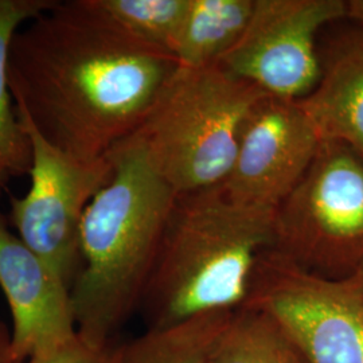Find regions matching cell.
<instances>
[{
	"instance_id": "15",
	"label": "cell",
	"mask_w": 363,
	"mask_h": 363,
	"mask_svg": "<svg viewBox=\"0 0 363 363\" xmlns=\"http://www.w3.org/2000/svg\"><path fill=\"white\" fill-rule=\"evenodd\" d=\"M210 363H308L272 315L242 306L225 325Z\"/></svg>"
},
{
	"instance_id": "18",
	"label": "cell",
	"mask_w": 363,
	"mask_h": 363,
	"mask_svg": "<svg viewBox=\"0 0 363 363\" xmlns=\"http://www.w3.org/2000/svg\"><path fill=\"white\" fill-rule=\"evenodd\" d=\"M0 363H18L13 354L11 330L0 319Z\"/></svg>"
},
{
	"instance_id": "11",
	"label": "cell",
	"mask_w": 363,
	"mask_h": 363,
	"mask_svg": "<svg viewBox=\"0 0 363 363\" xmlns=\"http://www.w3.org/2000/svg\"><path fill=\"white\" fill-rule=\"evenodd\" d=\"M320 61L316 86L298 104L322 142L346 144L363 159V28L337 39Z\"/></svg>"
},
{
	"instance_id": "1",
	"label": "cell",
	"mask_w": 363,
	"mask_h": 363,
	"mask_svg": "<svg viewBox=\"0 0 363 363\" xmlns=\"http://www.w3.org/2000/svg\"><path fill=\"white\" fill-rule=\"evenodd\" d=\"M177 66L85 0H70L15 33L7 73L16 111L42 138L94 162L136 130Z\"/></svg>"
},
{
	"instance_id": "12",
	"label": "cell",
	"mask_w": 363,
	"mask_h": 363,
	"mask_svg": "<svg viewBox=\"0 0 363 363\" xmlns=\"http://www.w3.org/2000/svg\"><path fill=\"white\" fill-rule=\"evenodd\" d=\"M58 0H0V199L10 181L30 174L33 145L16 113L9 85L11 40L27 21L50 10Z\"/></svg>"
},
{
	"instance_id": "2",
	"label": "cell",
	"mask_w": 363,
	"mask_h": 363,
	"mask_svg": "<svg viewBox=\"0 0 363 363\" xmlns=\"http://www.w3.org/2000/svg\"><path fill=\"white\" fill-rule=\"evenodd\" d=\"M106 157L113 172L82 217L81 269L70 288L76 331L96 346H109L139 311L178 198L130 139Z\"/></svg>"
},
{
	"instance_id": "7",
	"label": "cell",
	"mask_w": 363,
	"mask_h": 363,
	"mask_svg": "<svg viewBox=\"0 0 363 363\" xmlns=\"http://www.w3.org/2000/svg\"><path fill=\"white\" fill-rule=\"evenodd\" d=\"M16 113L33 145L31 184L25 196H10L6 217L16 235L70 292L81 269L82 217L93 196L111 179L113 167L106 156L84 162L67 155L45 140L23 113Z\"/></svg>"
},
{
	"instance_id": "4",
	"label": "cell",
	"mask_w": 363,
	"mask_h": 363,
	"mask_svg": "<svg viewBox=\"0 0 363 363\" xmlns=\"http://www.w3.org/2000/svg\"><path fill=\"white\" fill-rule=\"evenodd\" d=\"M264 96L218 64L177 66L127 139L177 194L216 189L229 177L242 124Z\"/></svg>"
},
{
	"instance_id": "6",
	"label": "cell",
	"mask_w": 363,
	"mask_h": 363,
	"mask_svg": "<svg viewBox=\"0 0 363 363\" xmlns=\"http://www.w3.org/2000/svg\"><path fill=\"white\" fill-rule=\"evenodd\" d=\"M244 306L272 315L308 363H363V269L325 277L271 249L259 259Z\"/></svg>"
},
{
	"instance_id": "5",
	"label": "cell",
	"mask_w": 363,
	"mask_h": 363,
	"mask_svg": "<svg viewBox=\"0 0 363 363\" xmlns=\"http://www.w3.org/2000/svg\"><path fill=\"white\" fill-rule=\"evenodd\" d=\"M273 250L325 277L363 269V159L349 145L322 142L276 210Z\"/></svg>"
},
{
	"instance_id": "16",
	"label": "cell",
	"mask_w": 363,
	"mask_h": 363,
	"mask_svg": "<svg viewBox=\"0 0 363 363\" xmlns=\"http://www.w3.org/2000/svg\"><path fill=\"white\" fill-rule=\"evenodd\" d=\"M85 3L132 38L174 57L189 0H85Z\"/></svg>"
},
{
	"instance_id": "8",
	"label": "cell",
	"mask_w": 363,
	"mask_h": 363,
	"mask_svg": "<svg viewBox=\"0 0 363 363\" xmlns=\"http://www.w3.org/2000/svg\"><path fill=\"white\" fill-rule=\"evenodd\" d=\"M342 18L343 0H255L242 37L218 65L268 96L298 101L320 78L319 31Z\"/></svg>"
},
{
	"instance_id": "17",
	"label": "cell",
	"mask_w": 363,
	"mask_h": 363,
	"mask_svg": "<svg viewBox=\"0 0 363 363\" xmlns=\"http://www.w3.org/2000/svg\"><path fill=\"white\" fill-rule=\"evenodd\" d=\"M21 363H116V347L91 345L76 333Z\"/></svg>"
},
{
	"instance_id": "19",
	"label": "cell",
	"mask_w": 363,
	"mask_h": 363,
	"mask_svg": "<svg viewBox=\"0 0 363 363\" xmlns=\"http://www.w3.org/2000/svg\"><path fill=\"white\" fill-rule=\"evenodd\" d=\"M347 18L363 27V0L347 1Z\"/></svg>"
},
{
	"instance_id": "3",
	"label": "cell",
	"mask_w": 363,
	"mask_h": 363,
	"mask_svg": "<svg viewBox=\"0 0 363 363\" xmlns=\"http://www.w3.org/2000/svg\"><path fill=\"white\" fill-rule=\"evenodd\" d=\"M276 210L237 203L220 187L178 195L139 310L148 328L245 304Z\"/></svg>"
},
{
	"instance_id": "14",
	"label": "cell",
	"mask_w": 363,
	"mask_h": 363,
	"mask_svg": "<svg viewBox=\"0 0 363 363\" xmlns=\"http://www.w3.org/2000/svg\"><path fill=\"white\" fill-rule=\"evenodd\" d=\"M233 311L210 312L148 328L143 335L116 347V363H210Z\"/></svg>"
},
{
	"instance_id": "13",
	"label": "cell",
	"mask_w": 363,
	"mask_h": 363,
	"mask_svg": "<svg viewBox=\"0 0 363 363\" xmlns=\"http://www.w3.org/2000/svg\"><path fill=\"white\" fill-rule=\"evenodd\" d=\"M253 6L255 0H189L174 50L178 66L217 65L242 37Z\"/></svg>"
},
{
	"instance_id": "9",
	"label": "cell",
	"mask_w": 363,
	"mask_h": 363,
	"mask_svg": "<svg viewBox=\"0 0 363 363\" xmlns=\"http://www.w3.org/2000/svg\"><path fill=\"white\" fill-rule=\"evenodd\" d=\"M320 144L298 101L267 94L247 113L233 167L220 189L237 203L277 210L310 169Z\"/></svg>"
},
{
	"instance_id": "10",
	"label": "cell",
	"mask_w": 363,
	"mask_h": 363,
	"mask_svg": "<svg viewBox=\"0 0 363 363\" xmlns=\"http://www.w3.org/2000/svg\"><path fill=\"white\" fill-rule=\"evenodd\" d=\"M0 288L13 318V354L26 361L74 335L70 292L49 265L10 230L0 213Z\"/></svg>"
}]
</instances>
